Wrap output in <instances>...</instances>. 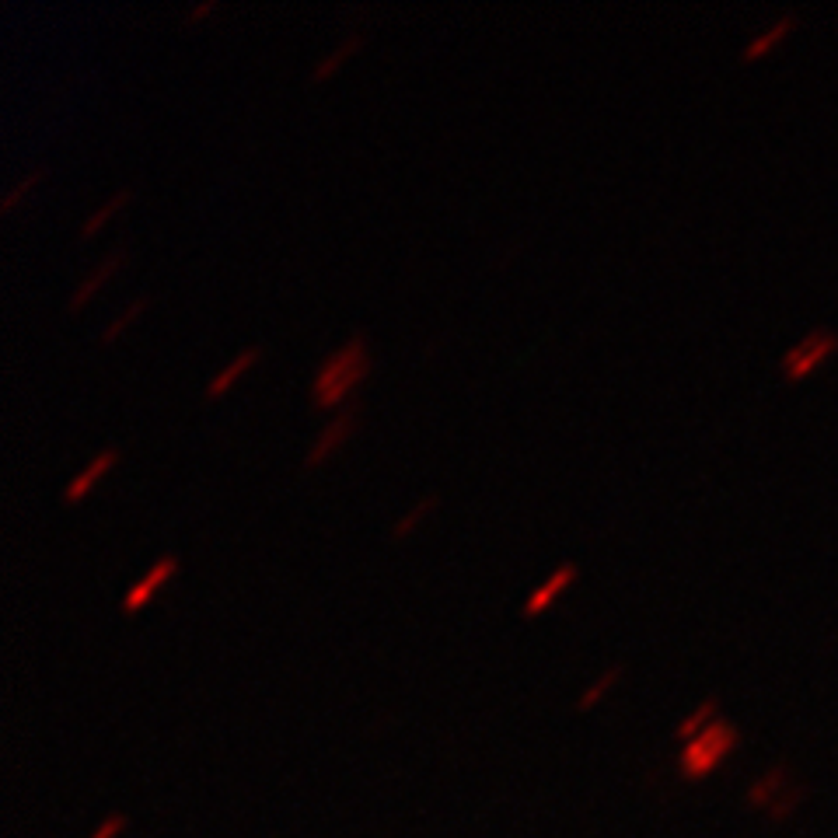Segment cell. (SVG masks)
Returning a JSON list of instances; mask_svg holds the SVG:
<instances>
[{
    "instance_id": "cell-19",
    "label": "cell",
    "mask_w": 838,
    "mask_h": 838,
    "mask_svg": "<svg viewBox=\"0 0 838 838\" xmlns=\"http://www.w3.org/2000/svg\"><path fill=\"white\" fill-rule=\"evenodd\" d=\"M210 11H217V0H203V4H196V7H189L186 11V18H182V25H193V21H200V18H207Z\"/></svg>"
},
{
    "instance_id": "cell-7",
    "label": "cell",
    "mask_w": 838,
    "mask_h": 838,
    "mask_svg": "<svg viewBox=\"0 0 838 838\" xmlns=\"http://www.w3.org/2000/svg\"><path fill=\"white\" fill-rule=\"evenodd\" d=\"M119 458H123V447H119V444L102 447V451H98L95 458H91L88 465H84L81 472H77L74 479H70L67 486H63V496H60V500L67 503V507H74V503H81L84 496H88L91 489H95L98 482H102L105 475H109L112 468L119 465Z\"/></svg>"
},
{
    "instance_id": "cell-2",
    "label": "cell",
    "mask_w": 838,
    "mask_h": 838,
    "mask_svg": "<svg viewBox=\"0 0 838 838\" xmlns=\"http://www.w3.org/2000/svg\"><path fill=\"white\" fill-rule=\"evenodd\" d=\"M737 744H741V730L720 716L713 727H706L699 737H692V741L681 748L678 772L688 779V783H699V779L713 776V772L720 769L730 755H734Z\"/></svg>"
},
{
    "instance_id": "cell-4",
    "label": "cell",
    "mask_w": 838,
    "mask_h": 838,
    "mask_svg": "<svg viewBox=\"0 0 838 838\" xmlns=\"http://www.w3.org/2000/svg\"><path fill=\"white\" fill-rule=\"evenodd\" d=\"M357 423H360V406H357V402H350L346 409H339L336 419H329V423L322 426V433L311 440L308 454H304V468L325 465V461H329L332 454H336L339 447H343L346 440L357 433Z\"/></svg>"
},
{
    "instance_id": "cell-5",
    "label": "cell",
    "mask_w": 838,
    "mask_h": 838,
    "mask_svg": "<svg viewBox=\"0 0 838 838\" xmlns=\"http://www.w3.org/2000/svg\"><path fill=\"white\" fill-rule=\"evenodd\" d=\"M577 577H580V566L577 563H570V559H566V563H559L556 570H552L549 577L542 580V584L531 587V594H528V601H524L521 615H524V619H538V615H545L559 598H563L566 591H570L573 584H577Z\"/></svg>"
},
{
    "instance_id": "cell-6",
    "label": "cell",
    "mask_w": 838,
    "mask_h": 838,
    "mask_svg": "<svg viewBox=\"0 0 838 838\" xmlns=\"http://www.w3.org/2000/svg\"><path fill=\"white\" fill-rule=\"evenodd\" d=\"M175 573H179V556H175V552H165V556L154 559L151 570H147L144 577H140L137 584L123 594V615H137L140 608H144L147 601L161 591V587H168V580H172Z\"/></svg>"
},
{
    "instance_id": "cell-12",
    "label": "cell",
    "mask_w": 838,
    "mask_h": 838,
    "mask_svg": "<svg viewBox=\"0 0 838 838\" xmlns=\"http://www.w3.org/2000/svg\"><path fill=\"white\" fill-rule=\"evenodd\" d=\"M793 25H797V18H779L776 25H769L762 35H755V39H751L748 46H744L741 60H744V63H751V60H758V56H765L772 46H776V42H783L786 35H790V28H793Z\"/></svg>"
},
{
    "instance_id": "cell-16",
    "label": "cell",
    "mask_w": 838,
    "mask_h": 838,
    "mask_svg": "<svg viewBox=\"0 0 838 838\" xmlns=\"http://www.w3.org/2000/svg\"><path fill=\"white\" fill-rule=\"evenodd\" d=\"M433 507H437V493H426L423 500H416L413 507H409V514L399 517V521L392 524V538H395V542H402V538L413 535V528H416V524H423L426 517L433 514Z\"/></svg>"
},
{
    "instance_id": "cell-10",
    "label": "cell",
    "mask_w": 838,
    "mask_h": 838,
    "mask_svg": "<svg viewBox=\"0 0 838 838\" xmlns=\"http://www.w3.org/2000/svg\"><path fill=\"white\" fill-rule=\"evenodd\" d=\"M364 35L360 32H350L343 39V46H336V49H329V53L322 56V60L315 63V70H311V84H322V81H329L332 74H336L339 67H343L346 60H350L353 53H360V49H364Z\"/></svg>"
},
{
    "instance_id": "cell-18",
    "label": "cell",
    "mask_w": 838,
    "mask_h": 838,
    "mask_svg": "<svg viewBox=\"0 0 838 838\" xmlns=\"http://www.w3.org/2000/svg\"><path fill=\"white\" fill-rule=\"evenodd\" d=\"M126 828H130V818H126L123 811H116V814H109V818H105L88 838H119V835L126 832Z\"/></svg>"
},
{
    "instance_id": "cell-13",
    "label": "cell",
    "mask_w": 838,
    "mask_h": 838,
    "mask_svg": "<svg viewBox=\"0 0 838 838\" xmlns=\"http://www.w3.org/2000/svg\"><path fill=\"white\" fill-rule=\"evenodd\" d=\"M622 674H626V667H622V664L605 667V674H601V678L594 681V685L587 688V692L577 699V713H587V709H594V706H598V702L605 699V695L612 692L615 685H619V681H622Z\"/></svg>"
},
{
    "instance_id": "cell-17",
    "label": "cell",
    "mask_w": 838,
    "mask_h": 838,
    "mask_svg": "<svg viewBox=\"0 0 838 838\" xmlns=\"http://www.w3.org/2000/svg\"><path fill=\"white\" fill-rule=\"evenodd\" d=\"M42 179H46V168H35L32 175H25V179H21L18 186H14L11 193L4 196V200H0V210H4V213H7V210H14V207H18V200H21V196H25V193H32V189L39 186Z\"/></svg>"
},
{
    "instance_id": "cell-14",
    "label": "cell",
    "mask_w": 838,
    "mask_h": 838,
    "mask_svg": "<svg viewBox=\"0 0 838 838\" xmlns=\"http://www.w3.org/2000/svg\"><path fill=\"white\" fill-rule=\"evenodd\" d=\"M147 308H151V297H147V294H140L137 301L126 304L123 315H116V318H112V322L102 329V346H112V343H116V339L123 336L126 329H130V322H137V318L144 315Z\"/></svg>"
},
{
    "instance_id": "cell-8",
    "label": "cell",
    "mask_w": 838,
    "mask_h": 838,
    "mask_svg": "<svg viewBox=\"0 0 838 838\" xmlns=\"http://www.w3.org/2000/svg\"><path fill=\"white\" fill-rule=\"evenodd\" d=\"M262 360V346H245L241 353H234L231 360H227L224 367H220L217 374L210 378V385L203 388V399L207 402H217V399H224L227 392H231L234 385H238L241 378H245L248 371H252L255 364Z\"/></svg>"
},
{
    "instance_id": "cell-11",
    "label": "cell",
    "mask_w": 838,
    "mask_h": 838,
    "mask_svg": "<svg viewBox=\"0 0 838 838\" xmlns=\"http://www.w3.org/2000/svg\"><path fill=\"white\" fill-rule=\"evenodd\" d=\"M716 713H720V702H716L713 695H709V699L702 702L699 709H692V713H688L685 720H681L678 727H674V737L688 744V741H692V737H699L702 730H706V727H713V723L720 720V716H716Z\"/></svg>"
},
{
    "instance_id": "cell-1",
    "label": "cell",
    "mask_w": 838,
    "mask_h": 838,
    "mask_svg": "<svg viewBox=\"0 0 838 838\" xmlns=\"http://www.w3.org/2000/svg\"><path fill=\"white\" fill-rule=\"evenodd\" d=\"M371 378V346H367V332H353L339 350L318 364L315 378H311L308 399L318 413H339L346 402L353 399L364 381Z\"/></svg>"
},
{
    "instance_id": "cell-3",
    "label": "cell",
    "mask_w": 838,
    "mask_h": 838,
    "mask_svg": "<svg viewBox=\"0 0 838 838\" xmlns=\"http://www.w3.org/2000/svg\"><path fill=\"white\" fill-rule=\"evenodd\" d=\"M835 350H838V336H835V332H828V329L807 332V336L800 339L793 350L783 353V374L790 381L807 378V374L818 371V367L825 364V360L832 357Z\"/></svg>"
},
{
    "instance_id": "cell-9",
    "label": "cell",
    "mask_w": 838,
    "mask_h": 838,
    "mask_svg": "<svg viewBox=\"0 0 838 838\" xmlns=\"http://www.w3.org/2000/svg\"><path fill=\"white\" fill-rule=\"evenodd\" d=\"M123 262H126V248H123V245H116L109 255H105L102 262H98L95 269H91L88 276H84L81 283H77L74 297H70V301H67V311H70V315H74V311H81L84 304H88L91 297H95L98 290L105 287V280H109V276L116 273V269H123Z\"/></svg>"
},
{
    "instance_id": "cell-15",
    "label": "cell",
    "mask_w": 838,
    "mask_h": 838,
    "mask_svg": "<svg viewBox=\"0 0 838 838\" xmlns=\"http://www.w3.org/2000/svg\"><path fill=\"white\" fill-rule=\"evenodd\" d=\"M130 200H133V193H130V189H126V186H123V189H116V193H112L109 200H105L102 207H98V210L91 213V217H88V220H84V224H81V238H91V234H95L98 227L105 224V220H109V217H116V213L123 210L126 203H130Z\"/></svg>"
}]
</instances>
